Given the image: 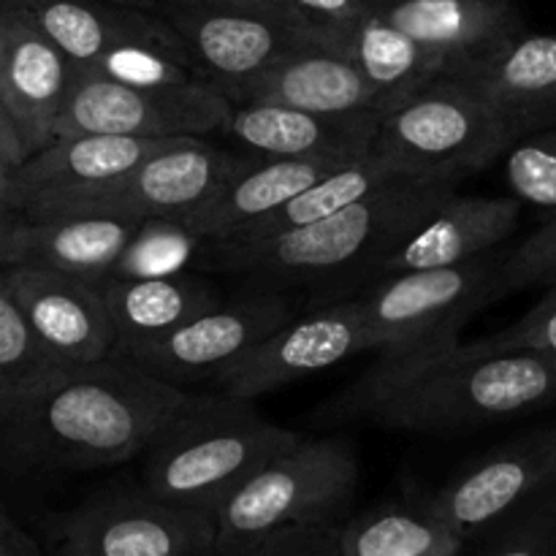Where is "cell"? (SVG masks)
Returning a JSON list of instances; mask_svg holds the SVG:
<instances>
[{"label":"cell","instance_id":"1","mask_svg":"<svg viewBox=\"0 0 556 556\" xmlns=\"http://www.w3.org/2000/svg\"><path fill=\"white\" fill-rule=\"evenodd\" d=\"M556 402V356L497 353L476 342L380 356L342 396L340 413L402 432H456Z\"/></svg>","mask_w":556,"mask_h":556},{"label":"cell","instance_id":"2","mask_svg":"<svg viewBox=\"0 0 556 556\" xmlns=\"http://www.w3.org/2000/svg\"><path fill=\"white\" fill-rule=\"evenodd\" d=\"M459 185L456 177H407L318 223L280 237L206 242L195 269L266 288L364 286Z\"/></svg>","mask_w":556,"mask_h":556},{"label":"cell","instance_id":"3","mask_svg":"<svg viewBox=\"0 0 556 556\" xmlns=\"http://www.w3.org/2000/svg\"><path fill=\"white\" fill-rule=\"evenodd\" d=\"M188 396L114 353L68 367L3 421L27 456L65 467H103L144 454Z\"/></svg>","mask_w":556,"mask_h":556},{"label":"cell","instance_id":"4","mask_svg":"<svg viewBox=\"0 0 556 556\" xmlns=\"http://www.w3.org/2000/svg\"><path fill=\"white\" fill-rule=\"evenodd\" d=\"M302 440L261 416L253 400L190 394L144 451V492L217 516L244 481Z\"/></svg>","mask_w":556,"mask_h":556},{"label":"cell","instance_id":"5","mask_svg":"<svg viewBox=\"0 0 556 556\" xmlns=\"http://www.w3.org/2000/svg\"><path fill=\"white\" fill-rule=\"evenodd\" d=\"M478 76L443 74L383 112L369 152L410 177H467L514 147Z\"/></svg>","mask_w":556,"mask_h":556},{"label":"cell","instance_id":"6","mask_svg":"<svg viewBox=\"0 0 556 556\" xmlns=\"http://www.w3.org/2000/svg\"><path fill=\"white\" fill-rule=\"evenodd\" d=\"M508 250L467 264L383 277L358 296L372 351L380 356L434 351L459 342L462 326L505 293Z\"/></svg>","mask_w":556,"mask_h":556},{"label":"cell","instance_id":"7","mask_svg":"<svg viewBox=\"0 0 556 556\" xmlns=\"http://www.w3.org/2000/svg\"><path fill=\"white\" fill-rule=\"evenodd\" d=\"M358 483V462L340 438L307 440L261 467L217 510L215 548L296 525H337Z\"/></svg>","mask_w":556,"mask_h":556},{"label":"cell","instance_id":"8","mask_svg":"<svg viewBox=\"0 0 556 556\" xmlns=\"http://www.w3.org/2000/svg\"><path fill=\"white\" fill-rule=\"evenodd\" d=\"M248 152H233L182 136L163 147L130 174L79 193L54 195L27 206L20 215H125V217H188L206 204L244 163Z\"/></svg>","mask_w":556,"mask_h":556},{"label":"cell","instance_id":"9","mask_svg":"<svg viewBox=\"0 0 556 556\" xmlns=\"http://www.w3.org/2000/svg\"><path fill=\"white\" fill-rule=\"evenodd\" d=\"M233 103L204 81L172 90H139L76 68L54 123V139L85 134L182 139L220 134ZM52 139V141H54Z\"/></svg>","mask_w":556,"mask_h":556},{"label":"cell","instance_id":"10","mask_svg":"<svg viewBox=\"0 0 556 556\" xmlns=\"http://www.w3.org/2000/svg\"><path fill=\"white\" fill-rule=\"evenodd\" d=\"M179 33L195 79L231 103H242L250 87L286 52L318 41V25L299 14L242 9H166Z\"/></svg>","mask_w":556,"mask_h":556},{"label":"cell","instance_id":"11","mask_svg":"<svg viewBox=\"0 0 556 556\" xmlns=\"http://www.w3.org/2000/svg\"><path fill=\"white\" fill-rule=\"evenodd\" d=\"M299 313L302 307L282 288L255 286L242 296L223 299L161 340L123 353V358L185 389L217 378Z\"/></svg>","mask_w":556,"mask_h":556},{"label":"cell","instance_id":"12","mask_svg":"<svg viewBox=\"0 0 556 556\" xmlns=\"http://www.w3.org/2000/svg\"><path fill=\"white\" fill-rule=\"evenodd\" d=\"M217 519L155 494L92 500L60 521L63 556H206Z\"/></svg>","mask_w":556,"mask_h":556},{"label":"cell","instance_id":"13","mask_svg":"<svg viewBox=\"0 0 556 556\" xmlns=\"http://www.w3.org/2000/svg\"><path fill=\"white\" fill-rule=\"evenodd\" d=\"M362 351H372L362 304L358 296L340 299L313 313H299L210 383L217 394L255 402L258 396L334 367Z\"/></svg>","mask_w":556,"mask_h":556},{"label":"cell","instance_id":"14","mask_svg":"<svg viewBox=\"0 0 556 556\" xmlns=\"http://www.w3.org/2000/svg\"><path fill=\"white\" fill-rule=\"evenodd\" d=\"M0 280L38 340L63 364L76 367L117 353L103 280L36 264L3 266Z\"/></svg>","mask_w":556,"mask_h":556},{"label":"cell","instance_id":"15","mask_svg":"<svg viewBox=\"0 0 556 556\" xmlns=\"http://www.w3.org/2000/svg\"><path fill=\"white\" fill-rule=\"evenodd\" d=\"M556 483V424L478 456L429 497L434 514L462 541L489 530L508 510Z\"/></svg>","mask_w":556,"mask_h":556},{"label":"cell","instance_id":"16","mask_svg":"<svg viewBox=\"0 0 556 556\" xmlns=\"http://www.w3.org/2000/svg\"><path fill=\"white\" fill-rule=\"evenodd\" d=\"M378 14L427 47L448 74H481L525 36L510 0H386Z\"/></svg>","mask_w":556,"mask_h":556},{"label":"cell","instance_id":"17","mask_svg":"<svg viewBox=\"0 0 556 556\" xmlns=\"http://www.w3.org/2000/svg\"><path fill=\"white\" fill-rule=\"evenodd\" d=\"M74 79V63L41 27L0 3V103L20 128L27 155L54 139V123Z\"/></svg>","mask_w":556,"mask_h":556},{"label":"cell","instance_id":"18","mask_svg":"<svg viewBox=\"0 0 556 556\" xmlns=\"http://www.w3.org/2000/svg\"><path fill=\"white\" fill-rule=\"evenodd\" d=\"M141 217L125 215H0V269L52 266L106 280Z\"/></svg>","mask_w":556,"mask_h":556},{"label":"cell","instance_id":"19","mask_svg":"<svg viewBox=\"0 0 556 556\" xmlns=\"http://www.w3.org/2000/svg\"><path fill=\"white\" fill-rule=\"evenodd\" d=\"M521 201L514 195H456L451 193L389 258L380 264L378 280L402 271L443 269L467 264L489 250L503 248L516 231ZM375 280V282H378Z\"/></svg>","mask_w":556,"mask_h":556},{"label":"cell","instance_id":"20","mask_svg":"<svg viewBox=\"0 0 556 556\" xmlns=\"http://www.w3.org/2000/svg\"><path fill=\"white\" fill-rule=\"evenodd\" d=\"M380 117H326L269 101L233 103L220 134L255 157L367 155Z\"/></svg>","mask_w":556,"mask_h":556},{"label":"cell","instance_id":"21","mask_svg":"<svg viewBox=\"0 0 556 556\" xmlns=\"http://www.w3.org/2000/svg\"><path fill=\"white\" fill-rule=\"evenodd\" d=\"M269 101L326 117H383L378 90L351 58L326 41H309L282 54L248 90L242 103Z\"/></svg>","mask_w":556,"mask_h":556},{"label":"cell","instance_id":"22","mask_svg":"<svg viewBox=\"0 0 556 556\" xmlns=\"http://www.w3.org/2000/svg\"><path fill=\"white\" fill-rule=\"evenodd\" d=\"M30 16L43 36L76 65L98 63L119 43H157L185 52V43L172 22L155 11L128 9L103 0H0Z\"/></svg>","mask_w":556,"mask_h":556},{"label":"cell","instance_id":"23","mask_svg":"<svg viewBox=\"0 0 556 556\" xmlns=\"http://www.w3.org/2000/svg\"><path fill=\"white\" fill-rule=\"evenodd\" d=\"M174 139L85 134L49 141L14 174V212L54 195L79 193L130 174Z\"/></svg>","mask_w":556,"mask_h":556},{"label":"cell","instance_id":"24","mask_svg":"<svg viewBox=\"0 0 556 556\" xmlns=\"http://www.w3.org/2000/svg\"><path fill=\"white\" fill-rule=\"evenodd\" d=\"M356 161V157H353ZM345 157H255L185 220L206 239L220 242L248 228L258 217L280 210L282 204L307 190L326 174L345 166Z\"/></svg>","mask_w":556,"mask_h":556},{"label":"cell","instance_id":"25","mask_svg":"<svg viewBox=\"0 0 556 556\" xmlns=\"http://www.w3.org/2000/svg\"><path fill=\"white\" fill-rule=\"evenodd\" d=\"M318 36L356 63L364 79L378 90L386 112L432 79L448 74L427 47L391 25L378 11L351 22H324L318 25Z\"/></svg>","mask_w":556,"mask_h":556},{"label":"cell","instance_id":"26","mask_svg":"<svg viewBox=\"0 0 556 556\" xmlns=\"http://www.w3.org/2000/svg\"><path fill=\"white\" fill-rule=\"evenodd\" d=\"M109 313L117 331V356L155 342L223 302L217 288L201 275L185 271L147 280H103Z\"/></svg>","mask_w":556,"mask_h":556},{"label":"cell","instance_id":"27","mask_svg":"<svg viewBox=\"0 0 556 556\" xmlns=\"http://www.w3.org/2000/svg\"><path fill=\"white\" fill-rule=\"evenodd\" d=\"M476 76L516 141L556 125V33H525Z\"/></svg>","mask_w":556,"mask_h":556},{"label":"cell","instance_id":"28","mask_svg":"<svg viewBox=\"0 0 556 556\" xmlns=\"http://www.w3.org/2000/svg\"><path fill=\"white\" fill-rule=\"evenodd\" d=\"M407 177H410V174L400 172V168L391 166L389 161L378 157L375 152H367V155L340 166L337 172L326 174L324 179H318V182L309 185L307 190L293 195V199L288 201V204H282L280 210L258 217V220L250 223L248 228H242V231H237L228 239L261 242V239H271L280 237V233L296 231V228L324 220V217L334 215V212L367 199L369 193L380 190L383 185L400 182V179Z\"/></svg>","mask_w":556,"mask_h":556},{"label":"cell","instance_id":"29","mask_svg":"<svg viewBox=\"0 0 556 556\" xmlns=\"http://www.w3.org/2000/svg\"><path fill=\"white\" fill-rule=\"evenodd\" d=\"M462 538L424 505H383L340 530V556H459Z\"/></svg>","mask_w":556,"mask_h":556},{"label":"cell","instance_id":"30","mask_svg":"<svg viewBox=\"0 0 556 556\" xmlns=\"http://www.w3.org/2000/svg\"><path fill=\"white\" fill-rule=\"evenodd\" d=\"M68 364L60 362L27 324L0 280V418L47 391Z\"/></svg>","mask_w":556,"mask_h":556},{"label":"cell","instance_id":"31","mask_svg":"<svg viewBox=\"0 0 556 556\" xmlns=\"http://www.w3.org/2000/svg\"><path fill=\"white\" fill-rule=\"evenodd\" d=\"M206 239L185 217H144L130 233L109 277L147 280L174 277L199 266Z\"/></svg>","mask_w":556,"mask_h":556},{"label":"cell","instance_id":"32","mask_svg":"<svg viewBox=\"0 0 556 556\" xmlns=\"http://www.w3.org/2000/svg\"><path fill=\"white\" fill-rule=\"evenodd\" d=\"M87 68L139 90H172L199 81L190 68L188 54L157 43H119Z\"/></svg>","mask_w":556,"mask_h":556},{"label":"cell","instance_id":"33","mask_svg":"<svg viewBox=\"0 0 556 556\" xmlns=\"http://www.w3.org/2000/svg\"><path fill=\"white\" fill-rule=\"evenodd\" d=\"M481 556H556V483L494 521Z\"/></svg>","mask_w":556,"mask_h":556},{"label":"cell","instance_id":"34","mask_svg":"<svg viewBox=\"0 0 556 556\" xmlns=\"http://www.w3.org/2000/svg\"><path fill=\"white\" fill-rule=\"evenodd\" d=\"M505 182L516 201L556 215V125L521 136L505 152Z\"/></svg>","mask_w":556,"mask_h":556},{"label":"cell","instance_id":"35","mask_svg":"<svg viewBox=\"0 0 556 556\" xmlns=\"http://www.w3.org/2000/svg\"><path fill=\"white\" fill-rule=\"evenodd\" d=\"M340 525H296L206 556H340Z\"/></svg>","mask_w":556,"mask_h":556},{"label":"cell","instance_id":"36","mask_svg":"<svg viewBox=\"0 0 556 556\" xmlns=\"http://www.w3.org/2000/svg\"><path fill=\"white\" fill-rule=\"evenodd\" d=\"M552 282H556V215L546 217L535 233L508 250L505 261V293Z\"/></svg>","mask_w":556,"mask_h":556},{"label":"cell","instance_id":"37","mask_svg":"<svg viewBox=\"0 0 556 556\" xmlns=\"http://www.w3.org/2000/svg\"><path fill=\"white\" fill-rule=\"evenodd\" d=\"M483 345L497 353L508 351H543L556 356V282L548 286L541 302L521 315L516 324L483 340Z\"/></svg>","mask_w":556,"mask_h":556},{"label":"cell","instance_id":"38","mask_svg":"<svg viewBox=\"0 0 556 556\" xmlns=\"http://www.w3.org/2000/svg\"><path fill=\"white\" fill-rule=\"evenodd\" d=\"M286 3H291L307 20L324 25V22H351L375 14L386 0H286Z\"/></svg>","mask_w":556,"mask_h":556},{"label":"cell","instance_id":"39","mask_svg":"<svg viewBox=\"0 0 556 556\" xmlns=\"http://www.w3.org/2000/svg\"><path fill=\"white\" fill-rule=\"evenodd\" d=\"M161 5L163 11L166 9H242V11H269V14H299V11L293 9L291 3H286V0H161Z\"/></svg>","mask_w":556,"mask_h":556},{"label":"cell","instance_id":"40","mask_svg":"<svg viewBox=\"0 0 556 556\" xmlns=\"http://www.w3.org/2000/svg\"><path fill=\"white\" fill-rule=\"evenodd\" d=\"M0 152H3V155L9 157V161L14 163L16 168H20L22 163L30 157V155H27L25 141H22L20 128H16V123L11 119V114L5 112L3 103H0Z\"/></svg>","mask_w":556,"mask_h":556},{"label":"cell","instance_id":"41","mask_svg":"<svg viewBox=\"0 0 556 556\" xmlns=\"http://www.w3.org/2000/svg\"><path fill=\"white\" fill-rule=\"evenodd\" d=\"M14 174L16 166L0 152V215L14 212Z\"/></svg>","mask_w":556,"mask_h":556},{"label":"cell","instance_id":"42","mask_svg":"<svg viewBox=\"0 0 556 556\" xmlns=\"http://www.w3.org/2000/svg\"><path fill=\"white\" fill-rule=\"evenodd\" d=\"M0 556H33V546L22 535L0 541Z\"/></svg>","mask_w":556,"mask_h":556},{"label":"cell","instance_id":"43","mask_svg":"<svg viewBox=\"0 0 556 556\" xmlns=\"http://www.w3.org/2000/svg\"><path fill=\"white\" fill-rule=\"evenodd\" d=\"M103 3H114V5H128V9L155 11V14H163V5H161V0H103Z\"/></svg>","mask_w":556,"mask_h":556},{"label":"cell","instance_id":"44","mask_svg":"<svg viewBox=\"0 0 556 556\" xmlns=\"http://www.w3.org/2000/svg\"><path fill=\"white\" fill-rule=\"evenodd\" d=\"M16 535H20V530L11 525V519L3 514V508H0V541H11V538Z\"/></svg>","mask_w":556,"mask_h":556}]
</instances>
